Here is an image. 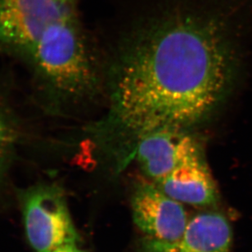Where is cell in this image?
Listing matches in <instances>:
<instances>
[{
	"instance_id": "obj_9",
	"label": "cell",
	"mask_w": 252,
	"mask_h": 252,
	"mask_svg": "<svg viewBox=\"0 0 252 252\" xmlns=\"http://www.w3.org/2000/svg\"><path fill=\"white\" fill-rule=\"evenodd\" d=\"M24 128L9 94L0 88V194L9 185Z\"/></svg>"
},
{
	"instance_id": "obj_3",
	"label": "cell",
	"mask_w": 252,
	"mask_h": 252,
	"mask_svg": "<svg viewBox=\"0 0 252 252\" xmlns=\"http://www.w3.org/2000/svg\"><path fill=\"white\" fill-rule=\"evenodd\" d=\"M25 231L35 252H54L67 243H77L65 193L54 182L38 183L18 195Z\"/></svg>"
},
{
	"instance_id": "obj_6",
	"label": "cell",
	"mask_w": 252,
	"mask_h": 252,
	"mask_svg": "<svg viewBox=\"0 0 252 252\" xmlns=\"http://www.w3.org/2000/svg\"><path fill=\"white\" fill-rule=\"evenodd\" d=\"M133 222L146 238L161 242L177 240L189 223L182 203L164 193L155 184L141 183L131 198Z\"/></svg>"
},
{
	"instance_id": "obj_10",
	"label": "cell",
	"mask_w": 252,
	"mask_h": 252,
	"mask_svg": "<svg viewBox=\"0 0 252 252\" xmlns=\"http://www.w3.org/2000/svg\"><path fill=\"white\" fill-rule=\"evenodd\" d=\"M54 252H85L79 248L76 243H67L65 245L61 246Z\"/></svg>"
},
{
	"instance_id": "obj_8",
	"label": "cell",
	"mask_w": 252,
	"mask_h": 252,
	"mask_svg": "<svg viewBox=\"0 0 252 252\" xmlns=\"http://www.w3.org/2000/svg\"><path fill=\"white\" fill-rule=\"evenodd\" d=\"M155 185L180 203L204 207L218 201V190L205 158L183 164Z\"/></svg>"
},
{
	"instance_id": "obj_11",
	"label": "cell",
	"mask_w": 252,
	"mask_h": 252,
	"mask_svg": "<svg viewBox=\"0 0 252 252\" xmlns=\"http://www.w3.org/2000/svg\"><path fill=\"white\" fill-rule=\"evenodd\" d=\"M59 1L64 3H69V4H72L73 2V0H59Z\"/></svg>"
},
{
	"instance_id": "obj_1",
	"label": "cell",
	"mask_w": 252,
	"mask_h": 252,
	"mask_svg": "<svg viewBox=\"0 0 252 252\" xmlns=\"http://www.w3.org/2000/svg\"><path fill=\"white\" fill-rule=\"evenodd\" d=\"M242 6L177 0L139 20L112 66L110 110L97 133L134 145L163 128L189 130L208 119L230 90Z\"/></svg>"
},
{
	"instance_id": "obj_4",
	"label": "cell",
	"mask_w": 252,
	"mask_h": 252,
	"mask_svg": "<svg viewBox=\"0 0 252 252\" xmlns=\"http://www.w3.org/2000/svg\"><path fill=\"white\" fill-rule=\"evenodd\" d=\"M74 17L59 0H0V47L25 61L50 26Z\"/></svg>"
},
{
	"instance_id": "obj_7",
	"label": "cell",
	"mask_w": 252,
	"mask_h": 252,
	"mask_svg": "<svg viewBox=\"0 0 252 252\" xmlns=\"http://www.w3.org/2000/svg\"><path fill=\"white\" fill-rule=\"evenodd\" d=\"M233 232L228 220L220 213H200L189 220L177 240L161 242L145 238L141 252H230Z\"/></svg>"
},
{
	"instance_id": "obj_2",
	"label": "cell",
	"mask_w": 252,
	"mask_h": 252,
	"mask_svg": "<svg viewBox=\"0 0 252 252\" xmlns=\"http://www.w3.org/2000/svg\"><path fill=\"white\" fill-rule=\"evenodd\" d=\"M25 63L44 109L63 114L92 98L101 87V74L75 17L52 25Z\"/></svg>"
},
{
	"instance_id": "obj_5",
	"label": "cell",
	"mask_w": 252,
	"mask_h": 252,
	"mask_svg": "<svg viewBox=\"0 0 252 252\" xmlns=\"http://www.w3.org/2000/svg\"><path fill=\"white\" fill-rule=\"evenodd\" d=\"M141 170L154 184L185 163L204 158L198 141L189 130L163 128L147 133L133 146Z\"/></svg>"
}]
</instances>
